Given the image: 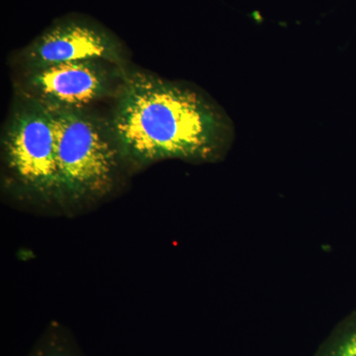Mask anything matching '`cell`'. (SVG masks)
Segmentation results:
<instances>
[{
    "instance_id": "5",
    "label": "cell",
    "mask_w": 356,
    "mask_h": 356,
    "mask_svg": "<svg viewBox=\"0 0 356 356\" xmlns=\"http://www.w3.org/2000/svg\"><path fill=\"white\" fill-rule=\"evenodd\" d=\"M83 60H104L127 67L118 37L106 27L79 15L56 20L19 54L23 70Z\"/></svg>"
},
{
    "instance_id": "4",
    "label": "cell",
    "mask_w": 356,
    "mask_h": 356,
    "mask_svg": "<svg viewBox=\"0 0 356 356\" xmlns=\"http://www.w3.org/2000/svg\"><path fill=\"white\" fill-rule=\"evenodd\" d=\"M126 67L104 60H83L23 70L20 95L51 112L86 109L91 103L115 97Z\"/></svg>"
},
{
    "instance_id": "1",
    "label": "cell",
    "mask_w": 356,
    "mask_h": 356,
    "mask_svg": "<svg viewBox=\"0 0 356 356\" xmlns=\"http://www.w3.org/2000/svg\"><path fill=\"white\" fill-rule=\"evenodd\" d=\"M114 98L110 123L124 158L135 165L212 163L231 145L228 117L193 86L127 67Z\"/></svg>"
},
{
    "instance_id": "6",
    "label": "cell",
    "mask_w": 356,
    "mask_h": 356,
    "mask_svg": "<svg viewBox=\"0 0 356 356\" xmlns=\"http://www.w3.org/2000/svg\"><path fill=\"white\" fill-rule=\"evenodd\" d=\"M314 356H356V309L332 330Z\"/></svg>"
},
{
    "instance_id": "2",
    "label": "cell",
    "mask_w": 356,
    "mask_h": 356,
    "mask_svg": "<svg viewBox=\"0 0 356 356\" xmlns=\"http://www.w3.org/2000/svg\"><path fill=\"white\" fill-rule=\"evenodd\" d=\"M51 114L60 201L90 202L108 195L125 159L109 119L88 109Z\"/></svg>"
},
{
    "instance_id": "3",
    "label": "cell",
    "mask_w": 356,
    "mask_h": 356,
    "mask_svg": "<svg viewBox=\"0 0 356 356\" xmlns=\"http://www.w3.org/2000/svg\"><path fill=\"white\" fill-rule=\"evenodd\" d=\"M1 159L9 181L42 202L60 201L53 114L20 95L1 134Z\"/></svg>"
},
{
    "instance_id": "7",
    "label": "cell",
    "mask_w": 356,
    "mask_h": 356,
    "mask_svg": "<svg viewBox=\"0 0 356 356\" xmlns=\"http://www.w3.org/2000/svg\"><path fill=\"white\" fill-rule=\"evenodd\" d=\"M29 356H79L58 331L47 334Z\"/></svg>"
}]
</instances>
